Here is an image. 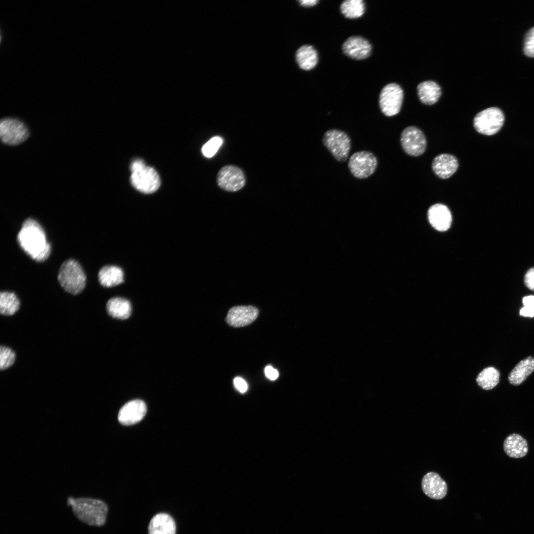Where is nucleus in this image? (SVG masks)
Instances as JSON below:
<instances>
[{
  "label": "nucleus",
  "instance_id": "12",
  "mask_svg": "<svg viewBox=\"0 0 534 534\" xmlns=\"http://www.w3.org/2000/svg\"><path fill=\"white\" fill-rule=\"evenodd\" d=\"M146 411V405L143 400H131L120 409L118 413V421L126 426L135 424L143 418Z\"/></svg>",
  "mask_w": 534,
  "mask_h": 534
},
{
  "label": "nucleus",
  "instance_id": "11",
  "mask_svg": "<svg viewBox=\"0 0 534 534\" xmlns=\"http://www.w3.org/2000/svg\"><path fill=\"white\" fill-rule=\"evenodd\" d=\"M217 182L218 186L222 189L234 192L244 186L245 178L243 171L239 168L233 165H227L223 167L219 171Z\"/></svg>",
  "mask_w": 534,
  "mask_h": 534
},
{
  "label": "nucleus",
  "instance_id": "26",
  "mask_svg": "<svg viewBox=\"0 0 534 534\" xmlns=\"http://www.w3.org/2000/svg\"><path fill=\"white\" fill-rule=\"evenodd\" d=\"M499 372L496 368L488 367L485 368L479 374L476 381L482 388L489 390L497 385L499 381Z\"/></svg>",
  "mask_w": 534,
  "mask_h": 534
},
{
  "label": "nucleus",
  "instance_id": "34",
  "mask_svg": "<svg viewBox=\"0 0 534 534\" xmlns=\"http://www.w3.org/2000/svg\"><path fill=\"white\" fill-rule=\"evenodd\" d=\"M265 373L266 376L271 380H275L278 376V372L277 370L269 365L265 368Z\"/></svg>",
  "mask_w": 534,
  "mask_h": 534
},
{
  "label": "nucleus",
  "instance_id": "4",
  "mask_svg": "<svg viewBox=\"0 0 534 534\" xmlns=\"http://www.w3.org/2000/svg\"><path fill=\"white\" fill-rule=\"evenodd\" d=\"M58 281L66 292L77 295L85 288L86 276L81 265L75 260L69 259L61 265L58 274Z\"/></svg>",
  "mask_w": 534,
  "mask_h": 534
},
{
  "label": "nucleus",
  "instance_id": "16",
  "mask_svg": "<svg viewBox=\"0 0 534 534\" xmlns=\"http://www.w3.org/2000/svg\"><path fill=\"white\" fill-rule=\"evenodd\" d=\"M458 167V161L454 155L443 153L436 156L433 160L432 168L434 173L440 178L446 179L452 176Z\"/></svg>",
  "mask_w": 534,
  "mask_h": 534
},
{
  "label": "nucleus",
  "instance_id": "10",
  "mask_svg": "<svg viewBox=\"0 0 534 534\" xmlns=\"http://www.w3.org/2000/svg\"><path fill=\"white\" fill-rule=\"evenodd\" d=\"M400 143L403 150L412 156L422 155L426 150L427 141L423 132L415 126L405 128L400 135Z\"/></svg>",
  "mask_w": 534,
  "mask_h": 534
},
{
  "label": "nucleus",
  "instance_id": "31",
  "mask_svg": "<svg viewBox=\"0 0 534 534\" xmlns=\"http://www.w3.org/2000/svg\"><path fill=\"white\" fill-rule=\"evenodd\" d=\"M524 51L527 56L534 57V27L531 28L526 35Z\"/></svg>",
  "mask_w": 534,
  "mask_h": 534
},
{
  "label": "nucleus",
  "instance_id": "20",
  "mask_svg": "<svg viewBox=\"0 0 534 534\" xmlns=\"http://www.w3.org/2000/svg\"><path fill=\"white\" fill-rule=\"evenodd\" d=\"M504 450L510 457L519 458L525 456L528 451L526 440L520 435L508 436L503 443Z\"/></svg>",
  "mask_w": 534,
  "mask_h": 534
},
{
  "label": "nucleus",
  "instance_id": "19",
  "mask_svg": "<svg viewBox=\"0 0 534 534\" xmlns=\"http://www.w3.org/2000/svg\"><path fill=\"white\" fill-rule=\"evenodd\" d=\"M534 371V357L529 356L520 361L512 370L508 379L509 383L518 386L524 382Z\"/></svg>",
  "mask_w": 534,
  "mask_h": 534
},
{
  "label": "nucleus",
  "instance_id": "32",
  "mask_svg": "<svg viewBox=\"0 0 534 534\" xmlns=\"http://www.w3.org/2000/svg\"><path fill=\"white\" fill-rule=\"evenodd\" d=\"M525 283L530 290L534 291V267L530 269L525 276Z\"/></svg>",
  "mask_w": 534,
  "mask_h": 534
},
{
  "label": "nucleus",
  "instance_id": "15",
  "mask_svg": "<svg viewBox=\"0 0 534 534\" xmlns=\"http://www.w3.org/2000/svg\"><path fill=\"white\" fill-rule=\"evenodd\" d=\"M372 46L366 39L360 36H352L347 39L342 45L344 53L351 58L362 60L369 57Z\"/></svg>",
  "mask_w": 534,
  "mask_h": 534
},
{
  "label": "nucleus",
  "instance_id": "29",
  "mask_svg": "<svg viewBox=\"0 0 534 534\" xmlns=\"http://www.w3.org/2000/svg\"><path fill=\"white\" fill-rule=\"evenodd\" d=\"M222 143V139L219 136H215L210 139L202 147V152L203 155L208 158L213 156Z\"/></svg>",
  "mask_w": 534,
  "mask_h": 534
},
{
  "label": "nucleus",
  "instance_id": "7",
  "mask_svg": "<svg viewBox=\"0 0 534 534\" xmlns=\"http://www.w3.org/2000/svg\"><path fill=\"white\" fill-rule=\"evenodd\" d=\"M322 141L337 161L347 160L351 148V140L347 134L336 129L329 130L324 134Z\"/></svg>",
  "mask_w": 534,
  "mask_h": 534
},
{
  "label": "nucleus",
  "instance_id": "21",
  "mask_svg": "<svg viewBox=\"0 0 534 534\" xmlns=\"http://www.w3.org/2000/svg\"><path fill=\"white\" fill-rule=\"evenodd\" d=\"M417 92L420 101L427 105L435 103L442 94L439 85L432 81L420 83L417 86Z\"/></svg>",
  "mask_w": 534,
  "mask_h": 534
},
{
  "label": "nucleus",
  "instance_id": "35",
  "mask_svg": "<svg viewBox=\"0 0 534 534\" xmlns=\"http://www.w3.org/2000/svg\"><path fill=\"white\" fill-rule=\"evenodd\" d=\"M300 4L305 7H312L315 5L318 2L317 0H299Z\"/></svg>",
  "mask_w": 534,
  "mask_h": 534
},
{
  "label": "nucleus",
  "instance_id": "22",
  "mask_svg": "<svg viewBox=\"0 0 534 534\" xmlns=\"http://www.w3.org/2000/svg\"><path fill=\"white\" fill-rule=\"evenodd\" d=\"M98 277L101 285L106 287H111L123 282L124 273L118 267L105 266L100 269Z\"/></svg>",
  "mask_w": 534,
  "mask_h": 534
},
{
  "label": "nucleus",
  "instance_id": "27",
  "mask_svg": "<svg viewBox=\"0 0 534 534\" xmlns=\"http://www.w3.org/2000/svg\"><path fill=\"white\" fill-rule=\"evenodd\" d=\"M340 10L346 17L355 19L364 14L365 4L362 0H347L341 3Z\"/></svg>",
  "mask_w": 534,
  "mask_h": 534
},
{
  "label": "nucleus",
  "instance_id": "18",
  "mask_svg": "<svg viewBox=\"0 0 534 534\" xmlns=\"http://www.w3.org/2000/svg\"><path fill=\"white\" fill-rule=\"evenodd\" d=\"M176 525L169 514L160 513L151 519L148 527V534H176Z\"/></svg>",
  "mask_w": 534,
  "mask_h": 534
},
{
  "label": "nucleus",
  "instance_id": "28",
  "mask_svg": "<svg viewBox=\"0 0 534 534\" xmlns=\"http://www.w3.org/2000/svg\"><path fill=\"white\" fill-rule=\"evenodd\" d=\"M16 358L15 353L9 348L1 346L0 348V369H7L14 363Z\"/></svg>",
  "mask_w": 534,
  "mask_h": 534
},
{
  "label": "nucleus",
  "instance_id": "6",
  "mask_svg": "<svg viewBox=\"0 0 534 534\" xmlns=\"http://www.w3.org/2000/svg\"><path fill=\"white\" fill-rule=\"evenodd\" d=\"M504 121V116L502 111L498 108L492 107L477 114L473 120V125L478 133L490 135L500 130Z\"/></svg>",
  "mask_w": 534,
  "mask_h": 534
},
{
  "label": "nucleus",
  "instance_id": "30",
  "mask_svg": "<svg viewBox=\"0 0 534 534\" xmlns=\"http://www.w3.org/2000/svg\"><path fill=\"white\" fill-rule=\"evenodd\" d=\"M524 307L520 311V315L524 317L534 316V296H525L523 299Z\"/></svg>",
  "mask_w": 534,
  "mask_h": 534
},
{
  "label": "nucleus",
  "instance_id": "8",
  "mask_svg": "<svg viewBox=\"0 0 534 534\" xmlns=\"http://www.w3.org/2000/svg\"><path fill=\"white\" fill-rule=\"evenodd\" d=\"M403 98V90L398 84L390 83L386 85L379 96V105L383 113L388 117L399 113Z\"/></svg>",
  "mask_w": 534,
  "mask_h": 534
},
{
  "label": "nucleus",
  "instance_id": "3",
  "mask_svg": "<svg viewBox=\"0 0 534 534\" xmlns=\"http://www.w3.org/2000/svg\"><path fill=\"white\" fill-rule=\"evenodd\" d=\"M131 182L133 186L144 193L156 191L160 185V179L157 172L147 166L141 159L133 161L130 166Z\"/></svg>",
  "mask_w": 534,
  "mask_h": 534
},
{
  "label": "nucleus",
  "instance_id": "2",
  "mask_svg": "<svg viewBox=\"0 0 534 534\" xmlns=\"http://www.w3.org/2000/svg\"><path fill=\"white\" fill-rule=\"evenodd\" d=\"M67 504L71 506L76 518L87 525L101 527L106 522L108 508L106 503L100 499L69 497Z\"/></svg>",
  "mask_w": 534,
  "mask_h": 534
},
{
  "label": "nucleus",
  "instance_id": "14",
  "mask_svg": "<svg viewBox=\"0 0 534 534\" xmlns=\"http://www.w3.org/2000/svg\"><path fill=\"white\" fill-rule=\"evenodd\" d=\"M421 487L423 492L432 499H441L447 493L445 482L435 472H430L425 475L422 480Z\"/></svg>",
  "mask_w": 534,
  "mask_h": 534
},
{
  "label": "nucleus",
  "instance_id": "33",
  "mask_svg": "<svg viewBox=\"0 0 534 534\" xmlns=\"http://www.w3.org/2000/svg\"><path fill=\"white\" fill-rule=\"evenodd\" d=\"M234 384L236 389L241 393L245 392L248 388L245 381L241 377H237L234 379Z\"/></svg>",
  "mask_w": 534,
  "mask_h": 534
},
{
  "label": "nucleus",
  "instance_id": "1",
  "mask_svg": "<svg viewBox=\"0 0 534 534\" xmlns=\"http://www.w3.org/2000/svg\"><path fill=\"white\" fill-rule=\"evenodd\" d=\"M17 240L23 251L37 262L45 261L50 254L51 246L44 229L33 219L23 222Z\"/></svg>",
  "mask_w": 534,
  "mask_h": 534
},
{
  "label": "nucleus",
  "instance_id": "25",
  "mask_svg": "<svg viewBox=\"0 0 534 534\" xmlns=\"http://www.w3.org/2000/svg\"><path fill=\"white\" fill-rule=\"evenodd\" d=\"M20 307V301L15 294L3 291L0 293V312L3 315H12Z\"/></svg>",
  "mask_w": 534,
  "mask_h": 534
},
{
  "label": "nucleus",
  "instance_id": "13",
  "mask_svg": "<svg viewBox=\"0 0 534 534\" xmlns=\"http://www.w3.org/2000/svg\"><path fill=\"white\" fill-rule=\"evenodd\" d=\"M258 314V309L254 306H235L228 311L225 320L231 326L243 327L252 323Z\"/></svg>",
  "mask_w": 534,
  "mask_h": 534
},
{
  "label": "nucleus",
  "instance_id": "17",
  "mask_svg": "<svg viewBox=\"0 0 534 534\" xmlns=\"http://www.w3.org/2000/svg\"><path fill=\"white\" fill-rule=\"evenodd\" d=\"M428 217L432 226L439 231H446L451 225V213L448 207L443 204L431 206L428 211Z\"/></svg>",
  "mask_w": 534,
  "mask_h": 534
},
{
  "label": "nucleus",
  "instance_id": "9",
  "mask_svg": "<svg viewBox=\"0 0 534 534\" xmlns=\"http://www.w3.org/2000/svg\"><path fill=\"white\" fill-rule=\"evenodd\" d=\"M377 160L374 155L366 151L354 153L349 159L348 167L353 175L358 178H366L375 172Z\"/></svg>",
  "mask_w": 534,
  "mask_h": 534
},
{
  "label": "nucleus",
  "instance_id": "24",
  "mask_svg": "<svg viewBox=\"0 0 534 534\" xmlns=\"http://www.w3.org/2000/svg\"><path fill=\"white\" fill-rule=\"evenodd\" d=\"M296 61L299 67L305 70L313 69L318 62V55L314 48L310 45L301 46L296 52Z\"/></svg>",
  "mask_w": 534,
  "mask_h": 534
},
{
  "label": "nucleus",
  "instance_id": "23",
  "mask_svg": "<svg viewBox=\"0 0 534 534\" xmlns=\"http://www.w3.org/2000/svg\"><path fill=\"white\" fill-rule=\"evenodd\" d=\"M106 310L108 313L114 318L126 319L131 315L132 307L130 302L127 299L114 297L107 302Z\"/></svg>",
  "mask_w": 534,
  "mask_h": 534
},
{
  "label": "nucleus",
  "instance_id": "5",
  "mask_svg": "<svg viewBox=\"0 0 534 534\" xmlns=\"http://www.w3.org/2000/svg\"><path fill=\"white\" fill-rule=\"evenodd\" d=\"M29 135L28 128L20 120L7 117L0 120V137L4 144L18 145L24 142Z\"/></svg>",
  "mask_w": 534,
  "mask_h": 534
}]
</instances>
